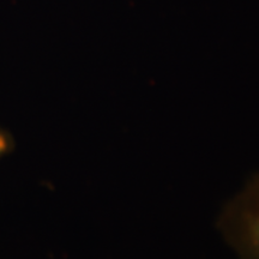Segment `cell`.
<instances>
[{
    "label": "cell",
    "instance_id": "cell-1",
    "mask_svg": "<svg viewBox=\"0 0 259 259\" xmlns=\"http://www.w3.org/2000/svg\"><path fill=\"white\" fill-rule=\"evenodd\" d=\"M218 226L238 259H259V173L227 203Z\"/></svg>",
    "mask_w": 259,
    "mask_h": 259
},
{
    "label": "cell",
    "instance_id": "cell-2",
    "mask_svg": "<svg viewBox=\"0 0 259 259\" xmlns=\"http://www.w3.org/2000/svg\"><path fill=\"white\" fill-rule=\"evenodd\" d=\"M14 149V139L8 131L0 127V160L11 153Z\"/></svg>",
    "mask_w": 259,
    "mask_h": 259
}]
</instances>
